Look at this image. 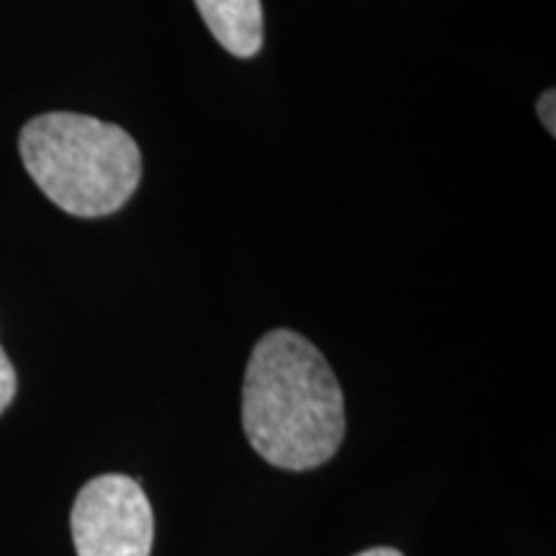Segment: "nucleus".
Masks as SVG:
<instances>
[{
	"label": "nucleus",
	"instance_id": "f257e3e1",
	"mask_svg": "<svg viewBox=\"0 0 556 556\" xmlns=\"http://www.w3.org/2000/svg\"><path fill=\"white\" fill-rule=\"evenodd\" d=\"M242 428L255 454L278 469L328 464L345 438L343 389L323 353L294 330H270L250 353Z\"/></svg>",
	"mask_w": 556,
	"mask_h": 556
},
{
	"label": "nucleus",
	"instance_id": "20e7f679",
	"mask_svg": "<svg viewBox=\"0 0 556 556\" xmlns=\"http://www.w3.org/2000/svg\"><path fill=\"white\" fill-rule=\"evenodd\" d=\"M212 37L235 58H255L263 47L261 0H193Z\"/></svg>",
	"mask_w": 556,
	"mask_h": 556
},
{
	"label": "nucleus",
	"instance_id": "39448f33",
	"mask_svg": "<svg viewBox=\"0 0 556 556\" xmlns=\"http://www.w3.org/2000/svg\"><path fill=\"white\" fill-rule=\"evenodd\" d=\"M13 397H16V368L5 356L3 345H0V415L9 409Z\"/></svg>",
	"mask_w": 556,
	"mask_h": 556
},
{
	"label": "nucleus",
	"instance_id": "0eeeda50",
	"mask_svg": "<svg viewBox=\"0 0 556 556\" xmlns=\"http://www.w3.org/2000/svg\"><path fill=\"white\" fill-rule=\"evenodd\" d=\"M353 556H402V552H397V548H389V546H377V548H366V552H358Z\"/></svg>",
	"mask_w": 556,
	"mask_h": 556
},
{
	"label": "nucleus",
	"instance_id": "7ed1b4c3",
	"mask_svg": "<svg viewBox=\"0 0 556 556\" xmlns=\"http://www.w3.org/2000/svg\"><path fill=\"white\" fill-rule=\"evenodd\" d=\"M70 531L78 556H150L155 516L137 479L101 475L75 497Z\"/></svg>",
	"mask_w": 556,
	"mask_h": 556
},
{
	"label": "nucleus",
	"instance_id": "f03ea898",
	"mask_svg": "<svg viewBox=\"0 0 556 556\" xmlns=\"http://www.w3.org/2000/svg\"><path fill=\"white\" fill-rule=\"evenodd\" d=\"M21 160L41 193L73 217H106L135 197L142 152L116 124L73 111L34 116L21 129Z\"/></svg>",
	"mask_w": 556,
	"mask_h": 556
},
{
	"label": "nucleus",
	"instance_id": "423d86ee",
	"mask_svg": "<svg viewBox=\"0 0 556 556\" xmlns=\"http://www.w3.org/2000/svg\"><path fill=\"white\" fill-rule=\"evenodd\" d=\"M539 119L548 129V135L556 131V93L554 90H546L539 99Z\"/></svg>",
	"mask_w": 556,
	"mask_h": 556
}]
</instances>
